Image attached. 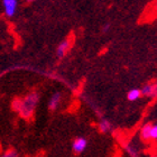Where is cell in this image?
Returning a JSON list of instances; mask_svg holds the SVG:
<instances>
[{"label":"cell","instance_id":"3957f363","mask_svg":"<svg viewBox=\"0 0 157 157\" xmlns=\"http://www.w3.org/2000/svg\"><path fill=\"white\" fill-rule=\"evenodd\" d=\"M88 146V140L84 137H78L76 139H74V141L72 143V149L74 153L80 154L83 153L85 151V148Z\"/></svg>","mask_w":157,"mask_h":157},{"label":"cell","instance_id":"4fadbf2b","mask_svg":"<svg viewBox=\"0 0 157 157\" xmlns=\"http://www.w3.org/2000/svg\"><path fill=\"white\" fill-rule=\"evenodd\" d=\"M109 28H110V24L107 23V24H105V26L102 27V32H103V33H107V32H108Z\"/></svg>","mask_w":157,"mask_h":157},{"label":"cell","instance_id":"ba28073f","mask_svg":"<svg viewBox=\"0 0 157 157\" xmlns=\"http://www.w3.org/2000/svg\"><path fill=\"white\" fill-rule=\"evenodd\" d=\"M111 128H112L111 122H110L109 120H105V119L101 120L100 121V124H99V130L101 131V132H103V134L110 131L111 130Z\"/></svg>","mask_w":157,"mask_h":157},{"label":"cell","instance_id":"8fae6325","mask_svg":"<svg viewBox=\"0 0 157 157\" xmlns=\"http://www.w3.org/2000/svg\"><path fill=\"white\" fill-rule=\"evenodd\" d=\"M151 139H153V140H156V139H157V126H156V124H153V126H151Z\"/></svg>","mask_w":157,"mask_h":157},{"label":"cell","instance_id":"8992f818","mask_svg":"<svg viewBox=\"0 0 157 157\" xmlns=\"http://www.w3.org/2000/svg\"><path fill=\"white\" fill-rule=\"evenodd\" d=\"M61 99H62V95L59 92H55L54 94L52 95V98L49 100V103H48V108L49 110H56V109L59 108V103H61Z\"/></svg>","mask_w":157,"mask_h":157},{"label":"cell","instance_id":"6da1fadb","mask_svg":"<svg viewBox=\"0 0 157 157\" xmlns=\"http://www.w3.org/2000/svg\"><path fill=\"white\" fill-rule=\"evenodd\" d=\"M39 95L36 92H32L27 94L24 99H21V105H20V110L18 113L24 118H30L33 116L36 105L38 103Z\"/></svg>","mask_w":157,"mask_h":157},{"label":"cell","instance_id":"277c9868","mask_svg":"<svg viewBox=\"0 0 157 157\" xmlns=\"http://www.w3.org/2000/svg\"><path fill=\"white\" fill-rule=\"evenodd\" d=\"M157 92V85L156 83H148V84L144 85L140 90V94L145 95V97H148V98H153V97H156Z\"/></svg>","mask_w":157,"mask_h":157},{"label":"cell","instance_id":"52a82bcc","mask_svg":"<svg viewBox=\"0 0 157 157\" xmlns=\"http://www.w3.org/2000/svg\"><path fill=\"white\" fill-rule=\"evenodd\" d=\"M153 124H145L140 129V136L144 140H149L151 139V129Z\"/></svg>","mask_w":157,"mask_h":157},{"label":"cell","instance_id":"7c38bea8","mask_svg":"<svg viewBox=\"0 0 157 157\" xmlns=\"http://www.w3.org/2000/svg\"><path fill=\"white\" fill-rule=\"evenodd\" d=\"M1 157H18V153L16 151H13V149H9V151H7Z\"/></svg>","mask_w":157,"mask_h":157},{"label":"cell","instance_id":"7a4b0ae2","mask_svg":"<svg viewBox=\"0 0 157 157\" xmlns=\"http://www.w3.org/2000/svg\"><path fill=\"white\" fill-rule=\"evenodd\" d=\"M2 6H3V9H5V13H6V16L7 17H13L15 16V13H16L18 2H17L16 0H3Z\"/></svg>","mask_w":157,"mask_h":157},{"label":"cell","instance_id":"5bb4252c","mask_svg":"<svg viewBox=\"0 0 157 157\" xmlns=\"http://www.w3.org/2000/svg\"><path fill=\"white\" fill-rule=\"evenodd\" d=\"M151 157H156V156H151Z\"/></svg>","mask_w":157,"mask_h":157},{"label":"cell","instance_id":"5b68a950","mask_svg":"<svg viewBox=\"0 0 157 157\" xmlns=\"http://www.w3.org/2000/svg\"><path fill=\"white\" fill-rule=\"evenodd\" d=\"M70 45H71L70 39H64L63 42L59 43V45L57 46V49H56V54H57V56H59V59L63 57L67 53V51L70 48Z\"/></svg>","mask_w":157,"mask_h":157},{"label":"cell","instance_id":"30bf717a","mask_svg":"<svg viewBox=\"0 0 157 157\" xmlns=\"http://www.w3.org/2000/svg\"><path fill=\"white\" fill-rule=\"evenodd\" d=\"M20 105H21V99H15V100H13V109L16 112H19Z\"/></svg>","mask_w":157,"mask_h":157},{"label":"cell","instance_id":"9c48e42d","mask_svg":"<svg viewBox=\"0 0 157 157\" xmlns=\"http://www.w3.org/2000/svg\"><path fill=\"white\" fill-rule=\"evenodd\" d=\"M141 97L140 90L139 89H132L127 93V99L129 101H136L137 99H139Z\"/></svg>","mask_w":157,"mask_h":157}]
</instances>
